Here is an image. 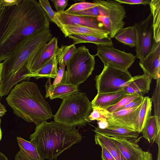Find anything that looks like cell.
Segmentation results:
<instances>
[{
	"label": "cell",
	"instance_id": "12",
	"mask_svg": "<svg viewBox=\"0 0 160 160\" xmlns=\"http://www.w3.org/2000/svg\"><path fill=\"white\" fill-rule=\"evenodd\" d=\"M141 105L137 107L122 109L110 113V118L107 120L108 127H120L136 131V126Z\"/></svg>",
	"mask_w": 160,
	"mask_h": 160
},
{
	"label": "cell",
	"instance_id": "14",
	"mask_svg": "<svg viewBox=\"0 0 160 160\" xmlns=\"http://www.w3.org/2000/svg\"><path fill=\"white\" fill-rule=\"evenodd\" d=\"M109 137L127 160H138L143 151L138 144L142 136L134 139Z\"/></svg>",
	"mask_w": 160,
	"mask_h": 160
},
{
	"label": "cell",
	"instance_id": "41",
	"mask_svg": "<svg viewBox=\"0 0 160 160\" xmlns=\"http://www.w3.org/2000/svg\"><path fill=\"white\" fill-rule=\"evenodd\" d=\"M158 160H160V149H158ZM138 160H153L152 154L149 151H143Z\"/></svg>",
	"mask_w": 160,
	"mask_h": 160
},
{
	"label": "cell",
	"instance_id": "2",
	"mask_svg": "<svg viewBox=\"0 0 160 160\" xmlns=\"http://www.w3.org/2000/svg\"><path fill=\"white\" fill-rule=\"evenodd\" d=\"M30 141L36 147L43 158L56 160L63 152L80 142L82 137L75 127L68 126L54 121L42 122L36 126Z\"/></svg>",
	"mask_w": 160,
	"mask_h": 160
},
{
	"label": "cell",
	"instance_id": "9",
	"mask_svg": "<svg viewBox=\"0 0 160 160\" xmlns=\"http://www.w3.org/2000/svg\"><path fill=\"white\" fill-rule=\"evenodd\" d=\"M111 45H97L98 56L104 65L128 71L135 61L136 57L131 52L118 50Z\"/></svg>",
	"mask_w": 160,
	"mask_h": 160
},
{
	"label": "cell",
	"instance_id": "34",
	"mask_svg": "<svg viewBox=\"0 0 160 160\" xmlns=\"http://www.w3.org/2000/svg\"><path fill=\"white\" fill-rule=\"evenodd\" d=\"M97 5L94 2H83L75 3L72 5L64 11L68 13H74L85 11Z\"/></svg>",
	"mask_w": 160,
	"mask_h": 160
},
{
	"label": "cell",
	"instance_id": "11",
	"mask_svg": "<svg viewBox=\"0 0 160 160\" xmlns=\"http://www.w3.org/2000/svg\"><path fill=\"white\" fill-rule=\"evenodd\" d=\"M58 42V38L53 37L31 56L26 64L29 73L36 71L52 57L57 55L59 48Z\"/></svg>",
	"mask_w": 160,
	"mask_h": 160
},
{
	"label": "cell",
	"instance_id": "50",
	"mask_svg": "<svg viewBox=\"0 0 160 160\" xmlns=\"http://www.w3.org/2000/svg\"><path fill=\"white\" fill-rule=\"evenodd\" d=\"M2 7L0 5V11H1V9H2Z\"/></svg>",
	"mask_w": 160,
	"mask_h": 160
},
{
	"label": "cell",
	"instance_id": "36",
	"mask_svg": "<svg viewBox=\"0 0 160 160\" xmlns=\"http://www.w3.org/2000/svg\"><path fill=\"white\" fill-rule=\"evenodd\" d=\"M59 65V69L58 70L57 76L54 78L53 82L52 84L53 85H57L62 81L63 78L64 72L65 65L62 61L58 62Z\"/></svg>",
	"mask_w": 160,
	"mask_h": 160
},
{
	"label": "cell",
	"instance_id": "25",
	"mask_svg": "<svg viewBox=\"0 0 160 160\" xmlns=\"http://www.w3.org/2000/svg\"><path fill=\"white\" fill-rule=\"evenodd\" d=\"M152 80L150 76L144 73L133 77L132 80L128 85L133 88L136 93L143 96L150 90Z\"/></svg>",
	"mask_w": 160,
	"mask_h": 160
},
{
	"label": "cell",
	"instance_id": "44",
	"mask_svg": "<svg viewBox=\"0 0 160 160\" xmlns=\"http://www.w3.org/2000/svg\"><path fill=\"white\" fill-rule=\"evenodd\" d=\"M98 128L100 129L105 128L108 126V124L107 121L102 120L98 121Z\"/></svg>",
	"mask_w": 160,
	"mask_h": 160
},
{
	"label": "cell",
	"instance_id": "42",
	"mask_svg": "<svg viewBox=\"0 0 160 160\" xmlns=\"http://www.w3.org/2000/svg\"><path fill=\"white\" fill-rule=\"evenodd\" d=\"M101 157L102 160H116L109 152L104 147H102Z\"/></svg>",
	"mask_w": 160,
	"mask_h": 160
},
{
	"label": "cell",
	"instance_id": "15",
	"mask_svg": "<svg viewBox=\"0 0 160 160\" xmlns=\"http://www.w3.org/2000/svg\"><path fill=\"white\" fill-rule=\"evenodd\" d=\"M58 18L63 25L77 24L90 28L106 29L103 23L97 17L78 16L65 11L56 12Z\"/></svg>",
	"mask_w": 160,
	"mask_h": 160
},
{
	"label": "cell",
	"instance_id": "27",
	"mask_svg": "<svg viewBox=\"0 0 160 160\" xmlns=\"http://www.w3.org/2000/svg\"><path fill=\"white\" fill-rule=\"evenodd\" d=\"M149 5L152 17L154 39L160 42V0H150Z\"/></svg>",
	"mask_w": 160,
	"mask_h": 160
},
{
	"label": "cell",
	"instance_id": "13",
	"mask_svg": "<svg viewBox=\"0 0 160 160\" xmlns=\"http://www.w3.org/2000/svg\"><path fill=\"white\" fill-rule=\"evenodd\" d=\"M139 65L144 73L152 78H160V42H155L150 52L142 60H139Z\"/></svg>",
	"mask_w": 160,
	"mask_h": 160
},
{
	"label": "cell",
	"instance_id": "33",
	"mask_svg": "<svg viewBox=\"0 0 160 160\" xmlns=\"http://www.w3.org/2000/svg\"><path fill=\"white\" fill-rule=\"evenodd\" d=\"M92 111L90 114L88 119L90 121L96 120L98 121L108 120L110 118V113L106 109L98 108H92Z\"/></svg>",
	"mask_w": 160,
	"mask_h": 160
},
{
	"label": "cell",
	"instance_id": "28",
	"mask_svg": "<svg viewBox=\"0 0 160 160\" xmlns=\"http://www.w3.org/2000/svg\"><path fill=\"white\" fill-rule=\"evenodd\" d=\"M73 40L74 44L80 43H91L96 45H113L111 39L109 37L101 39L94 36L81 34H73L68 37Z\"/></svg>",
	"mask_w": 160,
	"mask_h": 160
},
{
	"label": "cell",
	"instance_id": "18",
	"mask_svg": "<svg viewBox=\"0 0 160 160\" xmlns=\"http://www.w3.org/2000/svg\"><path fill=\"white\" fill-rule=\"evenodd\" d=\"M64 30L65 32L64 35L66 37L73 34H81L103 39L108 38L109 34L106 29L90 28L77 24L64 25Z\"/></svg>",
	"mask_w": 160,
	"mask_h": 160
},
{
	"label": "cell",
	"instance_id": "6",
	"mask_svg": "<svg viewBox=\"0 0 160 160\" xmlns=\"http://www.w3.org/2000/svg\"><path fill=\"white\" fill-rule=\"evenodd\" d=\"M95 56L91 54L84 46L76 48L66 65L62 82L78 87L92 74L94 69Z\"/></svg>",
	"mask_w": 160,
	"mask_h": 160
},
{
	"label": "cell",
	"instance_id": "7",
	"mask_svg": "<svg viewBox=\"0 0 160 160\" xmlns=\"http://www.w3.org/2000/svg\"><path fill=\"white\" fill-rule=\"evenodd\" d=\"M100 11L98 20L102 22L109 32L108 37L113 38L117 32L123 28L125 23L126 11L124 7L115 0H95Z\"/></svg>",
	"mask_w": 160,
	"mask_h": 160
},
{
	"label": "cell",
	"instance_id": "5",
	"mask_svg": "<svg viewBox=\"0 0 160 160\" xmlns=\"http://www.w3.org/2000/svg\"><path fill=\"white\" fill-rule=\"evenodd\" d=\"M53 37L50 28L36 32L28 38L2 64L1 79L9 77L26 65L31 56Z\"/></svg>",
	"mask_w": 160,
	"mask_h": 160
},
{
	"label": "cell",
	"instance_id": "20",
	"mask_svg": "<svg viewBox=\"0 0 160 160\" xmlns=\"http://www.w3.org/2000/svg\"><path fill=\"white\" fill-rule=\"evenodd\" d=\"M96 133L114 137L134 139L138 138V132L120 127L110 126L104 129L96 128L93 130Z\"/></svg>",
	"mask_w": 160,
	"mask_h": 160
},
{
	"label": "cell",
	"instance_id": "31",
	"mask_svg": "<svg viewBox=\"0 0 160 160\" xmlns=\"http://www.w3.org/2000/svg\"><path fill=\"white\" fill-rule=\"evenodd\" d=\"M76 48L73 44L68 46L62 45L59 48L56 55L58 62L62 61L66 66Z\"/></svg>",
	"mask_w": 160,
	"mask_h": 160
},
{
	"label": "cell",
	"instance_id": "21",
	"mask_svg": "<svg viewBox=\"0 0 160 160\" xmlns=\"http://www.w3.org/2000/svg\"><path fill=\"white\" fill-rule=\"evenodd\" d=\"M58 63L56 56H53L37 70L28 73L27 76L30 78L31 77L36 79L42 78H55L58 74Z\"/></svg>",
	"mask_w": 160,
	"mask_h": 160
},
{
	"label": "cell",
	"instance_id": "32",
	"mask_svg": "<svg viewBox=\"0 0 160 160\" xmlns=\"http://www.w3.org/2000/svg\"><path fill=\"white\" fill-rule=\"evenodd\" d=\"M140 96L137 93L127 96L120 100L116 104L108 107L105 109L110 113L116 112L121 110L123 107Z\"/></svg>",
	"mask_w": 160,
	"mask_h": 160
},
{
	"label": "cell",
	"instance_id": "35",
	"mask_svg": "<svg viewBox=\"0 0 160 160\" xmlns=\"http://www.w3.org/2000/svg\"><path fill=\"white\" fill-rule=\"evenodd\" d=\"M72 14L80 16L98 17L99 16L100 11L99 8L97 5L96 6L93 8L85 11Z\"/></svg>",
	"mask_w": 160,
	"mask_h": 160
},
{
	"label": "cell",
	"instance_id": "43",
	"mask_svg": "<svg viewBox=\"0 0 160 160\" xmlns=\"http://www.w3.org/2000/svg\"><path fill=\"white\" fill-rule=\"evenodd\" d=\"M21 0H0V5L2 7L11 6L19 3Z\"/></svg>",
	"mask_w": 160,
	"mask_h": 160
},
{
	"label": "cell",
	"instance_id": "37",
	"mask_svg": "<svg viewBox=\"0 0 160 160\" xmlns=\"http://www.w3.org/2000/svg\"><path fill=\"white\" fill-rule=\"evenodd\" d=\"M56 10V12L64 11V9L68 4V0H51Z\"/></svg>",
	"mask_w": 160,
	"mask_h": 160
},
{
	"label": "cell",
	"instance_id": "45",
	"mask_svg": "<svg viewBox=\"0 0 160 160\" xmlns=\"http://www.w3.org/2000/svg\"><path fill=\"white\" fill-rule=\"evenodd\" d=\"M122 89L129 95L136 93L133 88L128 85L125 86Z\"/></svg>",
	"mask_w": 160,
	"mask_h": 160
},
{
	"label": "cell",
	"instance_id": "26",
	"mask_svg": "<svg viewBox=\"0 0 160 160\" xmlns=\"http://www.w3.org/2000/svg\"><path fill=\"white\" fill-rule=\"evenodd\" d=\"M114 38L118 42L131 47H135L136 35L134 26L123 28L119 30Z\"/></svg>",
	"mask_w": 160,
	"mask_h": 160
},
{
	"label": "cell",
	"instance_id": "1",
	"mask_svg": "<svg viewBox=\"0 0 160 160\" xmlns=\"http://www.w3.org/2000/svg\"><path fill=\"white\" fill-rule=\"evenodd\" d=\"M50 28V20L35 0H21L0 12V62L11 56L29 36Z\"/></svg>",
	"mask_w": 160,
	"mask_h": 160
},
{
	"label": "cell",
	"instance_id": "38",
	"mask_svg": "<svg viewBox=\"0 0 160 160\" xmlns=\"http://www.w3.org/2000/svg\"><path fill=\"white\" fill-rule=\"evenodd\" d=\"M120 4H127L130 5L142 4L149 5L150 0H115Z\"/></svg>",
	"mask_w": 160,
	"mask_h": 160
},
{
	"label": "cell",
	"instance_id": "29",
	"mask_svg": "<svg viewBox=\"0 0 160 160\" xmlns=\"http://www.w3.org/2000/svg\"><path fill=\"white\" fill-rule=\"evenodd\" d=\"M39 3L45 11L49 19L54 23L58 27L64 35V25L57 16L56 12L54 11L51 7L48 0H39Z\"/></svg>",
	"mask_w": 160,
	"mask_h": 160
},
{
	"label": "cell",
	"instance_id": "10",
	"mask_svg": "<svg viewBox=\"0 0 160 160\" xmlns=\"http://www.w3.org/2000/svg\"><path fill=\"white\" fill-rule=\"evenodd\" d=\"M133 26L136 35L135 57L142 60L150 52L156 42L154 39L151 13L145 19L135 23Z\"/></svg>",
	"mask_w": 160,
	"mask_h": 160
},
{
	"label": "cell",
	"instance_id": "3",
	"mask_svg": "<svg viewBox=\"0 0 160 160\" xmlns=\"http://www.w3.org/2000/svg\"><path fill=\"white\" fill-rule=\"evenodd\" d=\"M6 100L15 115L36 126L53 117L50 106L34 82L23 81L17 84Z\"/></svg>",
	"mask_w": 160,
	"mask_h": 160
},
{
	"label": "cell",
	"instance_id": "16",
	"mask_svg": "<svg viewBox=\"0 0 160 160\" xmlns=\"http://www.w3.org/2000/svg\"><path fill=\"white\" fill-rule=\"evenodd\" d=\"M45 98L51 99L59 98L62 99L79 92L78 86L63 82L56 85L51 84L50 78L46 85Z\"/></svg>",
	"mask_w": 160,
	"mask_h": 160
},
{
	"label": "cell",
	"instance_id": "40",
	"mask_svg": "<svg viewBox=\"0 0 160 160\" xmlns=\"http://www.w3.org/2000/svg\"><path fill=\"white\" fill-rule=\"evenodd\" d=\"M143 98V96H140L126 105L121 109L133 108L139 106L141 104Z\"/></svg>",
	"mask_w": 160,
	"mask_h": 160
},
{
	"label": "cell",
	"instance_id": "39",
	"mask_svg": "<svg viewBox=\"0 0 160 160\" xmlns=\"http://www.w3.org/2000/svg\"><path fill=\"white\" fill-rule=\"evenodd\" d=\"M14 160H37L32 157L24 150L20 148V150L16 154Z\"/></svg>",
	"mask_w": 160,
	"mask_h": 160
},
{
	"label": "cell",
	"instance_id": "19",
	"mask_svg": "<svg viewBox=\"0 0 160 160\" xmlns=\"http://www.w3.org/2000/svg\"><path fill=\"white\" fill-rule=\"evenodd\" d=\"M28 73L26 64L11 76L2 79L0 83V98L8 95L12 87L18 82L29 79L30 78L27 76Z\"/></svg>",
	"mask_w": 160,
	"mask_h": 160
},
{
	"label": "cell",
	"instance_id": "47",
	"mask_svg": "<svg viewBox=\"0 0 160 160\" xmlns=\"http://www.w3.org/2000/svg\"><path fill=\"white\" fill-rule=\"evenodd\" d=\"M0 160H8L7 157L1 152H0Z\"/></svg>",
	"mask_w": 160,
	"mask_h": 160
},
{
	"label": "cell",
	"instance_id": "46",
	"mask_svg": "<svg viewBox=\"0 0 160 160\" xmlns=\"http://www.w3.org/2000/svg\"><path fill=\"white\" fill-rule=\"evenodd\" d=\"M6 112L7 110L5 107L0 102V119H1L0 117H2L5 115Z\"/></svg>",
	"mask_w": 160,
	"mask_h": 160
},
{
	"label": "cell",
	"instance_id": "23",
	"mask_svg": "<svg viewBox=\"0 0 160 160\" xmlns=\"http://www.w3.org/2000/svg\"><path fill=\"white\" fill-rule=\"evenodd\" d=\"M152 100L148 96L144 97L138 116L136 130L140 133L148 118L151 116Z\"/></svg>",
	"mask_w": 160,
	"mask_h": 160
},
{
	"label": "cell",
	"instance_id": "22",
	"mask_svg": "<svg viewBox=\"0 0 160 160\" xmlns=\"http://www.w3.org/2000/svg\"><path fill=\"white\" fill-rule=\"evenodd\" d=\"M160 118L154 115L148 119L142 131L143 137L149 143L152 144L160 136Z\"/></svg>",
	"mask_w": 160,
	"mask_h": 160
},
{
	"label": "cell",
	"instance_id": "8",
	"mask_svg": "<svg viewBox=\"0 0 160 160\" xmlns=\"http://www.w3.org/2000/svg\"><path fill=\"white\" fill-rule=\"evenodd\" d=\"M133 77L128 71L104 65L100 74L95 77V86L98 93L113 92L119 91L129 84Z\"/></svg>",
	"mask_w": 160,
	"mask_h": 160
},
{
	"label": "cell",
	"instance_id": "17",
	"mask_svg": "<svg viewBox=\"0 0 160 160\" xmlns=\"http://www.w3.org/2000/svg\"><path fill=\"white\" fill-rule=\"evenodd\" d=\"M129 95L122 89L111 92L97 93L91 102L92 108H98L105 109L118 103L123 98Z\"/></svg>",
	"mask_w": 160,
	"mask_h": 160
},
{
	"label": "cell",
	"instance_id": "24",
	"mask_svg": "<svg viewBox=\"0 0 160 160\" xmlns=\"http://www.w3.org/2000/svg\"><path fill=\"white\" fill-rule=\"evenodd\" d=\"M95 144L106 148L116 160H127L109 136L96 133Z\"/></svg>",
	"mask_w": 160,
	"mask_h": 160
},
{
	"label": "cell",
	"instance_id": "4",
	"mask_svg": "<svg viewBox=\"0 0 160 160\" xmlns=\"http://www.w3.org/2000/svg\"><path fill=\"white\" fill-rule=\"evenodd\" d=\"M91 102L85 93L78 92L62 99L53 116L54 121L70 127H82L90 122Z\"/></svg>",
	"mask_w": 160,
	"mask_h": 160
},
{
	"label": "cell",
	"instance_id": "49",
	"mask_svg": "<svg viewBox=\"0 0 160 160\" xmlns=\"http://www.w3.org/2000/svg\"><path fill=\"white\" fill-rule=\"evenodd\" d=\"M1 120L0 119V141H1L2 138V132L1 131V127H0V124H1Z\"/></svg>",
	"mask_w": 160,
	"mask_h": 160
},
{
	"label": "cell",
	"instance_id": "48",
	"mask_svg": "<svg viewBox=\"0 0 160 160\" xmlns=\"http://www.w3.org/2000/svg\"><path fill=\"white\" fill-rule=\"evenodd\" d=\"M2 64L0 63V83L1 80L2 72Z\"/></svg>",
	"mask_w": 160,
	"mask_h": 160
},
{
	"label": "cell",
	"instance_id": "30",
	"mask_svg": "<svg viewBox=\"0 0 160 160\" xmlns=\"http://www.w3.org/2000/svg\"><path fill=\"white\" fill-rule=\"evenodd\" d=\"M17 139L19 148L37 160H44L39 154L35 145L30 141L18 137Z\"/></svg>",
	"mask_w": 160,
	"mask_h": 160
}]
</instances>
